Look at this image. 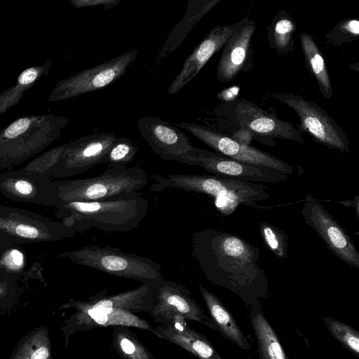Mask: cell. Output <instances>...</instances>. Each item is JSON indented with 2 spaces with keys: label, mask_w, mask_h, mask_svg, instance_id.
Listing matches in <instances>:
<instances>
[{
  "label": "cell",
  "mask_w": 359,
  "mask_h": 359,
  "mask_svg": "<svg viewBox=\"0 0 359 359\" xmlns=\"http://www.w3.org/2000/svg\"><path fill=\"white\" fill-rule=\"evenodd\" d=\"M25 262L20 246L0 245V275L17 279L24 272Z\"/></svg>",
  "instance_id": "29"
},
{
  "label": "cell",
  "mask_w": 359,
  "mask_h": 359,
  "mask_svg": "<svg viewBox=\"0 0 359 359\" xmlns=\"http://www.w3.org/2000/svg\"><path fill=\"white\" fill-rule=\"evenodd\" d=\"M191 165H198L222 178L252 183L277 184L285 182L287 175L278 170L241 163L220 154L191 158Z\"/></svg>",
  "instance_id": "17"
},
{
  "label": "cell",
  "mask_w": 359,
  "mask_h": 359,
  "mask_svg": "<svg viewBox=\"0 0 359 359\" xmlns=\"http://www.w3.org/2000/svg\"><path fill=\"white\" fill-rule=\"evenodd\" d=\"M120 3V0H80L74 2L76 7H91L101 6L105 10L112 8Z\"/></svg>",
  "instance_id": "34"
},
{
  "label": "cell",
  "mask_w": 359,
  "mask_h": 359,
  "mask_svg": "<svg viewBox=\"0 0 359 359\" xmlns=\"http://www.w3.org/2000/svg\"><path fill=\"white\" fill-rule=\"evenodd\" d=\"M54 183L61 205L72 201L92 202L128 196L144 188L149 178L142 168L116 165L107 168L97 176L55 180Z\"/></svg>",
  "instance_id": "5"
},
{
  "label": "cell",
  "mask_w": 359,
  "mask_h": 359,
  "mask_svg": "<svg viewBox=\"0 0 359 359\" xmlns=\"http://www.w3.org/2000/svg\"><path fill=\"white\" fill-rule=\"evenodd\" d=\"M58 257L102 272L141 282L155 288L164 279L161 265L150 258L125 252L110 245H84L61 252Z\"/></svg>",
  "instance_id": "6"
},
{
  "label": "cell",
  "mask_w": 359,
  "mask_h": 359,
  "mask_svg": "<svg viewBox=\"0 0 359 359\" xmlns=\"http://www.w3.org/2000/svg\"><path fill=\"white\" fill-rule=\"evenodd\" d=\"M116 138L112 133H100L78 140L63 151L51 177H72L104 163V158Z\"/></svg>",
  "instance_id": "13"
},
{
  "label": "cell",
  "mask_w": 359,
  "mask_h": 359,
  "mask_svg": "<svg viewBox=\"0 0 359 359\" xmlns=\"http://www.w3.org/2000/svg\"><path fill=\"white\" fill-rule=\"evenodd\" d=\"M255 29V21L248 17L238 22L237 28L222 47L216 69V76L219 81L230 82L239 74L252 69L251 42Z\"/></svg>",
  "instance_id": "16"
},
{
  "label": "cell",
  "mask_w": 359,
  "mask_h": 359,
  "mask_svg": "<svg viewBox=\"0 0 359 359\" xmlns=\"http://www.w3.org/2000/svg\"><path fill=\"white\" fill-rule=\"evenodd\" d=\"M191 246L193 260L212 284L233 292L248 305L269 297L259 248L231 233L210 228L194 232Z\"/></svg>",
  "instance_id": "1"
},
{
  "label": "cell",
  "mask_w": 359,
  "mask_h": 359,
  "mask_svg": "<svg viewBox=\"0 0 359 359\" xmlns=\"http://www.w3.org/2000/svg\"><path fill=\"white\" fill-rule=\"evenodd\" d=\"M238 22L232 25H217L198 44L184 61L182 70L168 89L170 95L180 91L200 72L205 65L224 46L237 28Z\"/></svg>",
  "instance_id": "18"
},
{
  "label": "cell",
  "mask_w": 359,
  "mask_h": 359,
  "mask_svg": "<svg viewBox=\"0 0 359 359\" xmlns=\"http://www.w3.org/2000/svg\"><path fill=\"white\" fill-rule=\"evenodd\" d=\"M30 124L29 119L27 118L19 119L6 130L4 135L8 139H13L25 133Z\"/></svg>",
  "instance_id": "33"
},
{
  "label": "cell",
  "mask_w": 359,
  "mask_h": 359,
  "mask_svg": "<svg viewBox=\"0 0 359 359\" xmlns=\"http://www.w3.org/2000/svg\"><path fill=\"white\" fill-rule=\"evenodd\" d=\"M176 126L188 131L224 157L250 165L269 167L287 175L294 172V168L281 159L258 148L239 144L209 127L189 122H180Z\"/></svg>",
  "instance_id": "10"
},
{
  "label": "cell",
  "mask_w": 359,
  "mask_h": 359,
  "mask_svg": "<svg viewBox=\"0 0 359 359\" xmlns=\"http://www.w3.org/2000/svg\"><path fill=\"white\" fill-rule=\"evenodd\" d=\"M37 76V72L34 68H29L21 73L18 78L20 84L25 85L32 82Z\"/></svg>",
  "instance_id": "37"
},
{
  "label": "cell",
  "mask_w": 359,
  "mask_h": 359,
  "mask_svg": "<svg viewBox=\"0 0 359 359\" xmlns=\"http://www.w3.org/2000/svg\"><path fill=\"white\" fill-rule=\"evenodd\" d=\"M299 39L308 71L315 79L321 95L328 100L332 99L331 79L321 50L310 34L303 32Z\"/></svg>",
  "instance_id": "24"
},
{
  "label": "cell",
  "mask_w": 359,
  "mask_h": 359,
  "mask_svg": "<svg viewBox=\"0 0 359 359\" xmlns=\"http://www.w3.org/2000/svg\"><path fill=\"white\" fill-rule=\"evenodd\" d=\"M301 214L305 223L316 231L334 256L359 269V253L351 238L312 195H306Z\"/></svg>",
  "instance_id": "11"
},
{
  "label": "cell",
  "mask_w": 359,
  "mask_h": 359,
  "mask_svg": "<svg viewBox=\"0 0 359 359\" xmlns=\"http://www.w3.org/2000/svg\"><path fill=\"white\" fill-rule=\"evenodd\" d=\"M359 36V21L346 18L339 21L325 35V43L329 46H341L356 41Z\"/></svg>",
  "instance_id": "32"
},
{
  "label": "cell",
  "mask_w": 359,
  "mask_h": 359,
  "mask_svg": "<svg viewBox=\"0 0 359 359\" xmlns=\"http://www.w3.org/2000/svg\"><path fill=\"white\" fill-rule=\"evenodd\" d=\"M233 118L237 126L259 136L272 140L280 139L304 144L302 133L292 123L278 119L245 98L234 102Z\"/></svg>",
  "instance_id": "15"
},
{
  "label": "cell",
  "mask_w": 359,
  "mask_h": 359,
  "mask_svg": "<svg viewBox=\"0 0 359 359\" xmlns=\"http://www.w3.org/2000/svg\"><path fill=\"white\" fill-rule=\"evenodd\" d=\"M323 321L334 338L354 355H359V333L356 330L333 318L325 316Z\"/></svg>",
  "instance_id": "30"
},
{
  "label": "cell",
  "mask_w": 359,
  "mask_h": 359,
  "mask_svg": "<svg viewBox=\"0 0 359 359\" xmlns=\"http://www.w3.org/2000/svg\"><path fill=\"white\" fill-rule=\"evenodd\" d=\"M76 233L61 222L30 210L0 204V245L56 242Z\"/></svg>",
  "instance_id": "7"
},
{
  "label": "cell",
  "mask_w": 359,
  "mask_h": 359,
  "mask_svg": "<svg viewBox=\"0 0 359 359\" xmlns=\"http://www.w3.org/2000/svg\"><path fill=\"white\" fill-rule=\"evenodd\" d=\"M337 203L341 204L345 207L353 208L356 217L359 218V196L357 195L353 199L345 200V201H337Z\"/></svg>",
  "instance_id": "38"
},
{
  "label": "cell",
  "mask_w": 359,
  "mask_h": 359,
  "mask_svg": "<svg viewBox=\"0 0 359 359\" xmlns=\"http://www.w3.org/2000/svg\"><path fill=\"white\" fill-rule=\"evenodd\" d=\"M198 287L211 318L218 328V332L239 348L243 350L250 349L251 346L248 339L220 299L203 285L200 284Z\"/></svg>",
  "instance_id": "22"
},
{
  "label": "cell",
  "mask_w": 359,
  "mask_h": 359,
  "mask_svg": "<svg viewBox=\"0 0 359 359\" xmlns=\"http://www.w3.org/2000/svg\"><path fill=\"white\" fill-rule=\"evenodd\" d=\"M150 191L176 189L205 194L212 198L222 215H231L239 205L262 208L259 202L270 196L268 187L262 184L222 178L217 175L175 174L151 177Z\"/></svg>",
  "instance_id": "4"
},
{
  "label": "cell",
  "mask_w": 359,
  "mask_h": 359,
  "mask_svg": "<svg viewBox=\"0 0 359 359\" xmlns=\"http://www.w3.org/2000/svg\"><path fill=\"white\" fill-rule=\"evenodd\" d=\"M250 318L261 359H290L266 318L259 299L252 305Z\"/></svg>",
  "instance_id": "23"
},
{
  "label": "cell",
  "mask_w": 359,
  "mask_h": 359,
  "mask_svg": "<svg viewBox=\"0 0 359 359\" xmlns=\"http://www.w3.org/2000/svg\"><path fill=\"white\" fill-rule=\"evenodd\" d=\"M55 215L76 233L90 229L106 232H128L140 226L149 209V201L141 191L107 201L62 203Z\"/></svg>",
  "instance_id": "3"
},
{
  "label": "cell",
  "mask_w": 359,
  "mask_h": 359,
  "mask_svg": "<svg viewBox=\"0 0 359 359\" xmlns=\"http://www.w3.org/2000/svg\"><path fill=\"white\" fill-rule=\"evenodd\" d=\"M0 193L11 201L55 208L60 205L54 181L23 169L0 174Z\"/></svg>",
  "instance_id": "14"
},
{
  "label": "cell",
  "mask_w": 359,
  "mask_h": 359,
  "mask_svg": "<svg viewBox=\"0 0 359 359\" xmlns=\"http://www.w3.org/2000/svg\"><path fill=\"white\" fill-rule=\"evenodd\" d=\"M296 29L293 18L285 11H279L267 28L269 47L279 56L290 55L294 50L293 34Z\"/></svg>",
  "instance_id": "25"
},
{
  "label": "cell",
  "mask_w": 359,
  "mask_h": 359,
  "mask_svg": "<svg viewBox=\"0 0 359 359\" xmlns=\"http://www.w3.org/2000/svg\"><path fill=\"white\" fill-rule=\"evenodd\" d=\"M17 279L0 275V297L8 292V289L14 288Z\"/></svg>",
  "instance_id": "36"
},
{
  "label": "cell",
  "mask_w": 359,
  "mask_h": 359,
  "mask_svg": "<svg viewBox=\"0 0 359 359\" xmlns=\"http://www.w3.org/2000/svg\"><path fill=\"white\" fill-rule=\"evenodd\" d=\"M137 151L138 147L131 140L125 137H117L104 158V163L107 164V168L126 165L133 160Z\"/></svg>",
  "instance_id": "31"
},
{
  "label": "cell",
  "mask_w": 359,
  "mask_h": 359,
  "mask_svg": "<svg viewBox=\"0 0 359 359\" xmlns=\"http://www.w3.org/2000/svg\"><path fill=\"white\" fill-rule=\"evenodd\" d=\"M269 97L292 109L300 121L297 128L310 135L316 142L340 153L349 151L350 141L347 134L319 105L293 93H271Z\"/></svg>",
  "instance_id": "8"
},
{
  "label": "cell",
  "mask_w": 359,
  "mask_h": 359,
  "mask_svg": "<svg viewBox=\"0 0 359 359\" xmlns=\"http://www.w3.org/2000/svg\"><path fill=\"white\" fill-rule=\"evenodd\" d=\"M112 345L115 351L123 359H155L133 333L129 327L113 326Z\"/></svg>",
  "instance_id": "26"
},
{
  "label": "cell",
  "mask_w": 359,
  "mask_h": 359,
  "mask_svg": "<svg viewBox=\"0 0 359 359\" xmlns=\"http://www.w3.org/2000/svg\"><path fill=\"white\" fill-rule=\"evenodd\" d=\"M11 359H52L47 329H36L25 337Z\"/></svg>",
  "instance_id": "27"
},
{
  "label": "cell",
  "mask_w": 359,
  "mask_h": 359,
  "mask_svg": "<svg viewBox=\"0 0 359 359\" xmlns=\"http://www.w3.org/2000/svg\"><path fill=\"white\" fill-rule=\"evenodd\" d=\"M137 49L128 50L76 75L71 81V93L81 95L102 89L123 76L135 60Z\"/></svg>",
  "instance_id": "19"
},
{
  "label": "cell",
  "mask_w": 359,
  "mask_h": 359,
  "mask_svg": "<svg viewBox=\"0 0 359 359\" xmlns=\"http://www.w3.org/2000/svg\"><path fill=\"white\" fill-rule=\"evenodd\" d=\"M154 289V304L150 314L155 322L163 324L180 316L185 320L202 323L218 332L215 322L191 298V292L184 286L164 278Z\"/></svg>",
  "instance_id": "12"
},
{
  "label": "cell",
  "mask_w": 359,
  "mask_h": 359,
  "mask_svg": "<svg viewBox=\"0 0 359 359\" xmlns=\"http://www.w3.org/2000/svg\"><path fill=\"white\" fill-rule=\"evenodd\" d=\"M154 289L142 284L137 288L113 295L107 290L90 297L87 300H73L62 305L61 309L73 308L76 312L62 327L65 343L70 335L99 327L125 325L153 332L149 322L137 314L151 313L154 304Z\"/></svg>",
  "instance_id": "2"
},
{
  "label": "cell",
  "mask_w": 359,
  "mask_h": 359,
  "mask_svg": "<svg viewBox=\"0 0 359 359\" xmlns=\"http://www.w3.org/2000/svg\"><path fill=\"white\" fill-rule=\"evenodd\" d=\"M137 128L151 150L163 160L191 165L193 157L210 156L216 154L194 147L180 129L158 117H141Z\"/></svg>",
  "instance_id": "9"
},
{
  "label": "cell",
  "mask_w": 359,
  "mask_h": 359,
  "mask_svg": "<svg viewBox=\"0 0 359 359\" xmlns=\"http://www.w3.org/2000/svg\"><path fill=\"white\" fill-rule=\"evenodd\" d=\"M152 333L187 351L199 359H223L204 335L191 329L187 320L180 316H175L171 321L156 326Z\"/></svg>",
  "instance_id": "20"
},
{
  "label": "cell",
  "mask_w": 359,
  "mask_h": 359,
  "mask_svg": "<svg viewBox=\"0 0 359 359\" xmlns=\"http://www.w3.org/2000/svg\"><path fill=\"white\" fill-rule=\"evenodd\" d=\"M255 137V135L250 130L240 128L230 137L239 144L250 146V143Z\"/></svg>",
  "instance_id": "35"
},
{
  "label": "cell",
  "mask_w": 359,
  "mask_h": 359,
  "mask_svg": "<svg viewBox=\"0 0 359 359\" xmlns=\"http://www.w3.org/2000/svg\"><path fill=\"white\" fill-rule=\"evenodd\" d=\"M259 233L264 246L278 258L288 257V237L281 229L268 222L259 224Z\"/></svg>",
  "instance_id": "28"
},
{
  "label": "cell",
  "mask_w": 359,
  "mask_h": 359,
  "mask_svg": "<svg viewBox=\"0 0 359 359\" xmlns=\"http://www.w3.org/2000/svg\"><path fill=\"white\" fill-rule=\"evenodd\" d=\"M222 1L189 0L182 19L172 29L160 49L153 69L157 68L164 60L176 50L196 24Z\"/></svg>",
  "instance_id": "21"
}]
</instances>
